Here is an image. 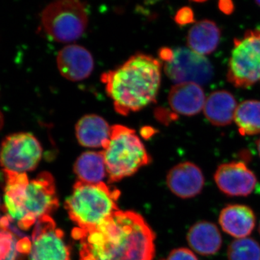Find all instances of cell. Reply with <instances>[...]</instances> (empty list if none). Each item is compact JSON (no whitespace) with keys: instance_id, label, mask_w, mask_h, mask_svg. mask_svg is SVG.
Masks as SVG:
<instances>
[{"instance_id":"14","label":"cell","mask_w":260,"mask_h":260,"mask_svg":"<svg viewBox=\"0 0 260 260\" xmlns=\"http://www.w3.org/2000/svg\"><path fill=\"white\" fill-rule=\"evenodd\" d=\"M205 95L201 85L195 83L176 84L169 94V103L172 110L183 116L199 114L204 109Z\"/></svg>"},{"instance_id":"16","label":"cell","mask_w":260,"mask_h":260,"mask_svg":"<svg viewBox=\"0 0 260 260\" xmlns=\"http://www.w3.org/2000/svg\"><path fill=\"white\" fill-rule=\"evenodd\" d=\"M219 223L223 232L237 239L250 235L256 225V217L249 207L244 205H229L219 215Z\"/></svg>"},{"instance_id":"3","label":"cell","mask_w":260,"mask_h":260,"mask_svg":"<svg viewBox=\"0 0 260 260\" xmlns=\"http://www.w3.org/2000/svg\"><path fill=\"white\" fill-rule=\"evenodd\" d=\"M120 191L104 182L92 184L78 181L65 208L70 218L81 229H94L118 211Z\"/></svg>"},{"instance_id":"9","label":"cell","mask_w":260,"mask_h":260,"mask_svg":"<svg viewBox=\"0 0 260 260\" xmlns=\"http://www.w3.org/2000/svg\"><path fill=\"white\" fill-rule=\"evenodd\" d=\"M55 183L51 174L42 172L36 179L29 181L25 191L23 208L25 217L18 222V227L27 231L35 225L37 220L58 208Z\"/></svg>"},{"instance_id":"28","label":"cell","mask_w":260,"mask_h":260,"mask_svg":"<svg viewBox=\"0 0 260 260\" xmlns=\"http://www.w3.org/2000/svg\"><path fill=\"white\" fill-rule=\"evenodd\" d=\"M3 124H4V116H3V112L0 110V129L3 128Z\"/></svg>"},{"instance_id":"7","label":"cell","mask_w":260,"mask_h":260,"mask_svg":"<svg viewBox=\"0 0 260 260\" xmlns=\"http://www.w3.org/2000/svg\"><path fill=\"white\" fill-rule=\"evenodd\" d=\"M158 54L164 61L166 74L176 84L195 83L201 85L213 78V67L210 61L189 48L162 47Z\"/></svg>"},{"instance_id":"32","label":"cell","mask_w":260,"mask_h":260,"mask_svg":"<svg viewBox=\"0 0 260 260\" xmlns=\"http://www.w3.org/2000/svg\"><path fill=\"white\" fill-rule=\"evenodd\" d=\"M0 207H1V203H0Z\"/></svg>"},{"instance_id":"15","label":"cell","mask_w":260,"mask_h":260,"mask_svg":"<svg viewBox=\"0 0 260 260\" xmlns=\"http://www.w3.org/2000/svg\"><path fill=\"white\" fill-rule=\"evenodd\" d=\"M5 182L4 210L6 215L20 222L25 217L24 200L29 183L26 174L3 170Z\"/></svg>"},{"instance_id":"24","label":"cell","mask_w":260,"mask_h":260,"mask_svg":"<svg viewBox=\"0 0 260 260\" xmlns=\"http://www.w3.org/2000/svg\"><path fill=\"white\" fill-rule=\"evenodd\" d=\"M20 238L0 227V260H23V254L18 250Z\"/></svg>"},{"instance_id":"20","label":"cell","mask_w":260,"mask_h":260,"mask_svg":"<svg viewBox=\"0 0 260 260\" xmlns=\"http://www.w3.org/2000/svg\"><path fill=\"white\" fill-rule=\"evenodd\" d=\"M220 36V29L215 22L210 20H200L188 32L186 37L188 47L200 55H208L218 47Z\"/></svg>"},{"instance_id":"23","label":"cell","mask_w":260,"mask_h":260,"mask_svg":"<svg viewBox=\"0 0 260 260\" xmlns=\"http://www.w3.org/2000/svg\"><path fill=\"white\" fill-rule=\"evenodd\" d=\"M229 260H260V245L251 238L233 241L228 247Z\"/></svg>"},{"instance_id":"8","label":"cell","mask_w":260,"mask_h":260,"mask_svg":"<svg viewBox=\"0 0 260 260\" xmlns=\"http://www.w3.org/2000/svg\"><path fill=\"white\" fill-rule=\"evenodd\" d=\"M42 145L34 135L17 133L8 135L0 148V164L5 170L26 174L39 165L42 159Z\"/></svg>"},{"instance_id":"26","label":"cell","mask_w":260,"mask_h":260,"mask_svg":"<svg viewBox=\"0 0 260 260\" xmlns=\"http://www.w3.org/2000/svg\"><path fill=\"white\" fill-rule=\"evenodd\" d=\"M167 260H198L192 251L186 248L174 249L169 254Z\"/></svg>"},{"instance_id":"4","label":"cell","mask_w":260,"mask_h":260,"mask_svg":"<svg viewBox=\"0 0 260 260\" xmlns=\"http://www.w3.org/2000/svg\"><path fill=\"white\" fill-rule=\"evenodd\" d=\"M103 153L111 182L133 175L150 161L135 130L123 125L112 126L110 140Z\"/></svg>"},{"instance_id":"19","label":"cell","mask_w":260,"mask_h":260,"mask_svg":"<svg viewBox=\"0 0 260 260\" xmlns=\"http://www.w3.org/2000/svg\"><path fill=\"white\" fill-rule=\"evenodd\" d=\"M238 106L235 98L227 90H217L210 93L205 103V117L212 124L229 125L234 121Z\"/></svg>"},{"instance_id":"31","label":"cell","mask_w":260,"mask_h":260,"mask_svg":"<svg viewBox=\"0 0 260 260\" xmlns=\"http://www.w3.org/2000/svg\"><path fill=\"white\" fill-rule=\"evenodd\" d=\"M259 235H260V223H259Z\"/></svg>"},{"instance_id":"13","label":"cell","mask_w":260,"mask_h":260,"mask_svg":"<svg viewBox=\"0 0 260 260\" xmlns=\"http://www.w3.org/2000/svg\"><path fill=\"white\" fill-rule=\"evenodd\" d=\"M59 73L70 81H81L91 74L94 68L93 56L90 51L79 45L67 46L58 54Z\"/></svg>"},{"instance_id":"6","label":"cell","mask_w":260,"mask_h":260,"mask_svg":"<svg viewBox=\"0 0 260 260\" xmlns=\"http://www.w3.org/2000/svg\"><path fill=\"white\" fill-rule=\"evenodd\" d=\"M227 79L236 88H246L260 80V30H249L234 40Z\"/></svg>"},{"instance_id":"25","label":"cell","mask_w":260,"mask_h":260,"mask_svg":"<svg viewBox=\"0 0 260 260\" xmlns=\"http://www.w3.org/2000/svg\"><path fill=\"white\" fill-rule=\"evenodd\" d=\"M174 19L176 23L179 25H188V24L194 23V13L189 7H184L177 12Z\"/></svg>"},{"instance_id":"22","label":"cell","mask_w":260,"mask_h":260,"mask_svg":"<svg viewBox=\"0 0 260 260\" xmlns=\"http://www.w3.org/2000/svg\"><path fill=\"white\" fill-rule=\"evenodd\" d=\"M234 121L242 135L260 133V101L248 100L241 103L236 109Z\"/></svg>"},{"instance_id":"17","label":"cell","mask_w":260,"mask_h":260,"mask_svg":"<svg viewBox=\"0 0 260 260\" xmlns=\"http://www.w3.org/2000/svg\"><path fill=\"white\" fill-rule=\"evenodd\" d=\"M75 133L82 146L104 149L110 140L112 126L102 116L89 114L78 121Z\"/></svg>"},{"instance_id":"29","label":"cell","mask_w":260,"mask_h":260,"mask_svg":"<svg viewBox=\"0 0 260 260\" xmlns=\"http://www.w3.org/2000/svg\"><path fill=\"white\" fill-rule=\"evenodd\" d=\"M256 146H257L258 153H259L260 157V138L257 140V142H256Z\"/></svg>"},{"instance_id":"30","label":"cell","mask_w":260,"mask_h":260,"mask_svg":"<svg viewBox=\"0 0 260 260\" xmlns=\"http://www.w3.org/2000/svg\"><path fill=\"white\" fill-rule=\"evenodd\" d=\"M255 3L258 5V6L260 7V1H256Z\"/></svg>"},{"instance_id":"21","label":"cell","mask_w":260,"mask_h":260,"mask_svg":"<svg viewBox=\"0 0 260 260\" xmlns=\"http://www.w3.org/2000/svg\"><path fill=\"white\" fill-rule=\"evenodd\" d=\"M74 171L81 182L92 184L102 183L107 174L104 153L88 151L81 154L75 162Z\"/></svg>"},{"instance_id":"12","label":"cell","mask_w":260,"mask_h":260,"mask_svg":"<svg viewBox=\"0 0 260 260\" xmlns=\"http://www.w3.org/2000/svg\"><path fill=\"white\" fill-rule=\"evenodd\" d=\"M167 185L176 196L189 199L201 193L205 177L196 164L183 162L173 167L168 174Z\"/></svg>"},{"instance_id":"27","label":"cell","mask_w":260,"mask_h":260,"mask_svg":"<svg viewBox=\"0 0 260 260\" xmlns=\"http://www.w3.org/2000/svg\"><path fill=\"white\" fill-rule=\"evenodd\" d=\"M218 8L225 14L230 15L234 12V5L231 1H220L218 3Z\"/></svg>"},{"instance_id":"18","label":"cell","mask_w":260,"mask_h":260,"mask_svg":"<svg viewBox=\"0 0 260 260\" xmlns=\"http://www.w3.org/2000/svg\"><path fill=\"white\" fill-rule=\"evenodd\" d=\"M186 239L192 250L203 256L216 254L223 243L218 227L205 220L198 222L190 228Z\"/></svg>"},{"instance_id":"10","label":"cell","mask_w":260,"mask_h":260,"mask_svg":"<svg viewBox=\"0 0 260 260\" xmlns=\"http://www.w3.org/2000/svg\"><path fill=\"white\" fill-rule=\"evenodd\" d=\"M70 250L64 234L56 229L49 215L37 220L32 234L29 260H70Z\"/></svg>"},{"instance_id":"11","label":"cell","mask_w":260,"mask_h":260,"mask_svg":"<svg viewBox=\"0 0 260 260\" xmlns=\"http://www.w3.org/2000/svg\"><path fill=\"white\" fill-rule=\"evenodd\" d=\"M215 184L230 197H246L255 188L256 177L243 162H231L219 166L214 174Z\"/></svg>"},{"instance_id":"1","label":"cell","mask_w":260,"mask_h":260,"mask_svg":"<svg viewBox=\"0 0 260 260\" xmlns=\"http://www.w3.org/2000/svg\"><path fill=\"white\" fill-rule=\"evenodd\" d=\"M80 260H152L155 235L139 214L116 211L92 229L75 228Z\"/></svg>"},{"instance_id":"5","label":"cell","mask_w":260,"mask_h":260,"mask_svg":"<svg viewBox=\"0 0 260 260\" xmlns=\"http://www.w3.org/2000/svg\"><path fill=\"white\" fill-rule=\"evenodd\" d=\"M43 28L58 42H72L79 39L88 26L86 5L75 0L54 2L41 15Z\"/></svg>"},{"instance_id":"2","label":"cell","mask_w":260,"mask_h":260,"mask_svg":"<svg viewBox=\"0 0 260 260\" xmlns=\"http://www.w3.org/2000/svg\"><path fill=\"white\" fill-rule=\"evenodd\" d=\"M102 80L116 112L126 116L155 102L160 86L161 63L153 56L137 54L104 73Z\"/></svg>"}]
</instances>
